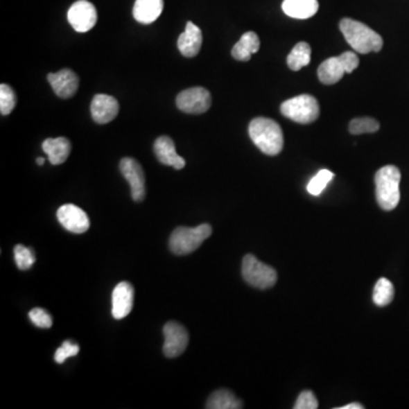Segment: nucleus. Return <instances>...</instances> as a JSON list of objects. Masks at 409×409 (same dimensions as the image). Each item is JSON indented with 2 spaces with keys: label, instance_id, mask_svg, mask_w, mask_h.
<instances>
[{
  "label": "nucleus",
  "instance_id": "nucleus-1",
  "mask_svg": "<svg viewBox=\"0 0 409 409\" xmlns=\"http://www.w3.org/2000/svg\"><path fill=\"white\" fill-rule=\"evenodd\" d=\"M249 137L256 147L268 156H277L284 149V132L279 123L266 117H256L249 124Z\"/></svg>",
  "mask_w": 409,
  "mask_h": 409
},
{
  "label": "nucleus",
  "instance_id": "nucleus-2",
  "mask_svg": "<svg viewBox=\"0 0 409 409\" xmlns=\"http://www.w3.org/2000/svg\"><path fill=\"white\" fill-rule=\"evenodd\" d=\"M340 30L347 42L359 54H368L373 51L378 53L383 47L381 35L364 23L351 19H342Z\"/></svg>",
  "mask_w": 409,
  "mask_h": 409
},
{
  "label": "nucleus",
  "instance_id": "nucleus-3",
  "mask_svg": "<svg viewBox=\"0 0 409 409\" xmlns=\"http://www.w3.org/2000/svg\"><path fill=\"white\" fill-rule=\"evenodd\" d=\"M400 180L401 174L399 168L394 165L382 167L375 174L376 200L383 211H392L399 204Z\"/></svg>",
  "mask_w": 409,
  "mask_h": 409
},
{
  "label": "nucleus",
  "instance_id": "nucleus-4",
  "mask_svg": "<svg viewBox=\"0 0 409 409\" xmlns=\"http://www.w3.org/2000/svg\"><path fill=\"white\" fill-rule=\"evenodd\" d=\"M213 229L207 223L197 227H180L172 233L170 248L175 255H189L211 236Z\"/></svg>",
  "mask_w": 409,
  "mask_h": 409
},
{
  "label": "nucleus",
  "instance_id": "nucleus-5",
  "mask_svg": "<svg viewBox=\"0 0 409 409\" xmlns=\"http://www.w3.org/2000/svg\"><path fill=\"white\" fill-rule=\"evenodd\" d=\"M359 65L357 55L353 51H346L338 57H330L320 65L318 79L323 85H334L340 81L345 73H351Z\"/></svg>",
  "mask_w": 409,
  "mask_h": 409
},
{
  "label": "nucleus",
  "instance_id": "nucleus-6",
  "mask_svg": "<svg viewBox=\"0 0 409 409\" xmlns=\"http://www.w3.org/2000/svg\"><path fill=\"white\" fill-rule=\"evenodd\" d=\"M281 113L293 122L309 124L320 116V106L313 96L300 95L284 101L281 105Z\"/></svg>",
  "mask_w": 409,
  "mask_h": 409
},
{
  "label": "nucleus",
  "instance_id": "nucleus-7",
  "mask_svg": "<svg viewBox=\"0 0 409 409\" xmlns=\"http://www.w3.org/2000/svg\"><path fill=\"white\" fill-rule=\"evenodd\" d=\"M241 272H243V280L249 286L257 289H270L277 284V271L271 266L261 263L252 254L243 257Z\"/></svg>",
  "mask_w": 409,
  "mask_h": 409
},
{
  "label": "nucleus",
  "instance_id": "nucleus-8",
  "mask_svg": "<svg viewBox=\"0 0 409 409\" xmlns=\"http://www.w3.org/2000/svg\"><path fill=\"white\" fill-rule=\"evenodd\" d=\"M211 105V94L202 87L186 89L180 92L177 97V106L186 114H204Z\"/></svg>",
  "mask_w": 409,
  "mask_h": 409
},
{
  "label": "nucleus",
  "instance_id": "nucleus-9",
  "mask_svg": "<svg viewBox=\"0 0 409 409\" xmlns=\"http://www.w3.org/2000/svg\"><path fill=\"white\" fill-rule=\"evenodd\" d=\"M164 355L167 358H175L182 355L189 343V333L186 327L177 322H168L163 329Z\"/></svg>",
  "mask_w": 409,
  "mask_h": 409
},
{
  "label": "nucleus",
  "instance_id": "nucleus-10",
  "mask_svg": "<svg viewBox=\"0 0 409 409\" xmlns=\"http://www.w3.org/2000/svg\"><path fill=\"white\" fill-rule=\"evenodd\" d=\"M67 19L76 32L85 33L97 24V10L88 0H78L69 7Z\"/></svg>",
  "mask_w": 409,
  "mask_h": 409
},
{
  "label": "nucleus",
  "instance_id": "nucleus-11",
  "mask_svg": "<svg viewBox=\"0 0 409 409\" xmlns=\"http://www.w3.org/2000/svg\"><path fill=\"white\" fill-rule=\"evenodd\" d=\"M120 170L129 182L133 200L142 202L146 195V179L141 165L133 158L125 157L121 161Z\"/></svg>",
  "mask_w": 409,
  "mask_h": 409
},
{
  "label": "nucleus",
  "instance_id": "nucleus-12",
  "mask_svg": "<svg viewBox=\"0 0 409 409\" xmlns=\"http://www.w3.org/2000/svg\"><path fill=\"white\" fill-rule=\"evenodd\" d=\"M57 220L65 230L78 234L87 232L90 227V220L87 213L73 204L60 206L57 211Z\"/></svg>",
  "mask_w": 409,
  "mask_h": 409
},
{
  "label": "nucleus",
  "instance_id": "nucleus-13",
  "mask_svg": "<svg viewBox=\"0 0 409 409\" xmlns=\"http://www.w3.org/2000/svg\"><path fill=\"white\" fill-rule=\"evenodd\" d=\"M48 82L55 94L64 99L73 97L79 89V76L72 69H64L56 73H49Z\"/></svg>",
  "mask_w": 409,
  "mask_h": 409
},
{
  "label": "nucleus",
  "instance_id": "nucleus-14",
  "mask_svg": "<svg viewBox=\"0 0 409 409\" xmlns=\"http://www.w3.org/2000/svg\"><path fill=\"white\" fill-rule=\"evenodd\" d=\"M134 290L129 282H121L113 290L112 295V314L115 320H122L133 308Z\"/></svg>",
  "mask_w": 409,
  "mask_h": 409
},
{
  "label": "nucleus",
  "instance_id": "nucleus-15",
  "mask_svg": "<svg viewBox=\"0 0 409 409\" xmlns=\"http://www.w3.org/2000/svg\"><path fill=\"white\" fill-rule=\"evenodd\" d=\"M90 110H92V119L96 123L107 124L117 116L120 105L116 98L99 94L92 99Z\"/></svg>",
  "mask_w": 409,
  "mask_h": 409
},
{
  "label": "nucleus",
  "instance_id": "nucleus-16",
  "mask_svg": "<svg viewBox=\"0 0 409 409\" xmlns=\"http://www.w3.org/2000/svg\"><path fill=\"white\" fill-rule=\"evenodd\" d=\"M154 151L158 161L166 166H172L175 170H182L186 166V161L175 150V145L170 137L163 136L156 139Z\"/></svg>",
  "mask_w": 409,
  "mask_h": 409
},
{
  "label": "nucleus",
  "instance_id": "nucleus-17",
  "mask_svg": "<svg viewBox=\"0 0 409 409\" xmlns=\"http://www.w3.org/2000/svg\"><path fill=\"white\" fill-rule=\"evenodd\" d=\"M202 44V33L199 26L192 22L186 23V30L177 39V48L184 57L197 56Z\"/></svg>",
  "mask_w": 409,
  "mask_h": 409
},
{
  "label": "nucleus",
  "instance_id": "nucleus-18",
  "mask_svg": "<svg viewBox=\"0 0 409 409\" xmlns=\"http://www.w3.org/2000/svg\"><path fill=\"white\" fill-rule=\"evenodd\" d=\"M164 0H136L133 17L141 24H150L162 15Z\"/></svg>",
  "mask_w": 409,
  "mask_h": 409
},
{
  "label": "nucleus",
  "instance_id": "nucleus-19",
  "mask_svg": "<svg viewBox=\"0 0 409 409\" xmlns=\"http://www.w3.org/2000/svg\"><path fill=\"white\" fill-rule=\"evenodd\" d=\"M42 149L53 165H60L67 161L71 154V142L64 137L48 138L42 143Z\"/></svg>",
  "mask_w": 409,
  "mask_h": 409
},
{
  "label": "nucleus",
  "instance_id": "nucleus-20",
  "mask_svg": "<svg viewBox=\"0 0 409 409\" xmlns=\"http://www.w3.org/2000/svg\"><path fill=\"white\" fill-rule=\"evenodd\" d=\"M261 47V41L255 32H245L240 40L232 48L233 58L240 62H248L252 55L256 54Z\"/></svg>",
  "mask_w": 409,
  "mask_h": 409
},
{
  "label": "nucleus",
  "instance_id": "nucleus-21",
  "mask_svg": "<svg viewBox=\"0 0 409 409\" xmlns=\"http://www.w3.org/2000/svg\"><path fill=\"white\" fill-rule=\"evenodd\" d=\"M282 10L293 19H306L317 13V0H284Z\"/></svg>",
  "mask_w": 409,
  "mask_h": 409
},
{
  "label": "nucleus",
  "instance_id": "nucleus-22",
  "mask_svg": "<svg viewBox=\"0 0 409 409\" xmlns=\"http://www.w3.org/2000/svg\"><path fill=\"white\" fill-rule=\"evenodd\" d=\"M243 407V401L227 389H220L213 392L208 398L206 405V408L208 409H240Z\"/></svg>",
  "mask_w": 409,
  "mask_h": 409
},
{
  "label": "nucleus",
  "instance_id": "nucleus-23",
  "mask_svg": "<svg viewBox=\"0 0 409 409\" xmlns=\"http://www.w3.org/2000/svg\"><path fill=\"white\" fill-rule=\"evenodd\" d=\"M312 48L307 42H299L293 47V51L288 55L286 63L290 69L299 71L302 67H307L311 63Z\"/></svg>",
  "mask_w": 409,
  "mask_h": 409
},
{
  "label": "nucleus",
  "instance_id": "nucleus-24",
  "mask_svg": "<svg viewBox=\"0 0 409 409\" xmlns=\"http://www.w3.org/2000/svg\"><path fill=\"white\" fill-rule=\"evenodd\" d=\"M394 284L385 277H381L375 284L374 291H373V302L375 305L380 307L389 305L394 300Z\"/></svg>",
  "mask_w": 409,
  "mask_h": 409
},
{
  "label": "nucleus",
  "instance_id": "nucleus-25",
  "mask_svg": "<svg viewBox=\"0 0 409 409\" xmlns=\"http://www.w3.org/2000/svg\"><path fill=\"white\" fill-rule=\"evenodd\" d=\"M380 129V123L372 117H358L354 119L349 124V132L351 134H364L374 133Z\"/></svg>",
  "mask_w": 409,
  "mask_h": 409
},
{
  "label": "nucleus",
  "instance_id": "nucleus-26",
  "mask_svg": "<svg viewBox=\"0 0 409 409\" xmlns=\"http://www.w3.org/2000/svg\"><path fill=\"white\" fill-rule=\"evenodd\" d=\"M334 174L329 170H321L318 172L307 186V191L312 195H320L324 191L327 184L333 180Z\"/></svg>",
  "mask_w": 409,
  "mask_h": 409
},
{
  "label": "nucleus",
  "instance_id": "nucleus-27",
  "mask_svg": "<svg viewBox=\"0 0 409 409\" xmlns=\"http://www.w3.org/2000/svg\"><path fill=\"white\" fill-rule=\"evenodd\" d=\"M14 256H15L16 265L19 270L26 271L32 268L35 264V252L31 248H28L26 245H17L14 248Z\"/></svg>",
  "mask_w": 409,
  "mask_h": 409
},
{
  "label": "nucleus",
  "instance_id": "nucleus-28",
  "mask_svg": "<svg viewBox=\"0 0 409 409\" xmlns=\"http://www.w3.org/2000/svg\"><path fill=\"white\" fill-rule=\"evenodd\" d=\"M16 106V96L13 89L10 85H0V112L1 115H8L13 112Z\"/></svg>",
  "mask_w": 409,
  "mask_h": 409
},
{
  "label": "nucleus",
  "instance_id": "nucleus-29",
  "mask_svg": "<svg viewBox=\"0 0 409 409\" xmlns=\"http://www.w3.org/2000/svg\"><path fill=\"white\" fill-rule=\"evenodd\" d=\"M28 317L35 327L41 329H51L53 327L51 315L44 308L32 309L31 312L28 313Z\"/></svg>",
  "mask_w": 409,
  "mask_h": 409
},
{
  "label": "nucleus",
  "instance_id": "nucleus-30",
  "mask_svg": "<svg viewBox=\"0 0 409 409\" xmlns=\"http://www.w3.org/2000/svg\"><path fill=\"white\" fill-rule=\"evenodd\" d=\"M80 351L79 345L71 342V341H64L63 345L60 348L56 350L55 353V360L58 364H63L69 357H74L78 355Z\"/></svg>",
  "mask_w": 409,
  "mask_h": 409
},
{
  "label": "nucleus",
  "instance_id": "nucleus-31",
  "mask_svg": "<svg viewBox=\"0 0 409 409\" xmlns=\"http://www.w3.org/2000/svg\"><path fill=\"white\" fill-rule=\"evenodd\" d=\"M295 409H316L318 408V401L316 399L314 392L311 390L302 391V394L298 397L296 403H295Z\"/></svg>",
  "mask_w": 409,
  "mask_h": 409
},
{
  "label": "nucleus",
  "instance_id": "nucleus-32",
  "mask_svg": "<svg viewBox=\"0 0 409 409\" xmlns=\"http://www.w3.org/2000/svg\"><path fill=\"white\" fill-rule=\"evenodd\" d=\"M337 409H364V406H363L362 403H348L346 406L338 407Z\"/></svg>",
  "mask_w": 409,
  "mask_h": 409
},
{
  "label": "nucleus",
  "instance_id": "nucleus-33",
  "mask_svg": "<svg viewBox=\"0 0 409 409\" xmlns=\"http://www.w3.org/2000/svg\"><path fill=\"white\" fill-rule=\"evenodd\" d=\"M37 164H38V165H44V158H42V157L37 158Z\"/></svg>",
  "mask_w": 409,
  "mask_h": 409
}]
</instances>
